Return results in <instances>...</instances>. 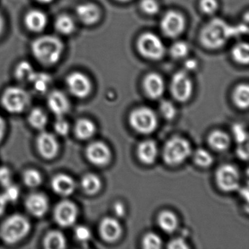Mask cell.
Returning <instances> with one entry per match:
<instances>
[{
  "label": "cell",
  "mask_w": 249,
  "mask_h": 249,
  "mask_svg": "<svg viewBox=\"0 0 249 249\" xmlns=\"http://www.w3.org/2000/svg\"><path fill=\"white\" fill-rule=\"evenodd\" d=\"M236 37H238L236 26L230 25L224 20L216 18L203 27L200 33V42L206 49L216 50Z\"/></svg>",
  "instance_id": "6da1fadb"
},
{
  "label": "cell",
  "mask_w": 249,
  "mask_h": 249,
  "mask_svg": "<svg viewBox=\"0 0 249 249\" xmlns=\"http://www.w3.org/2000/svg\"><path fill=\"white\" fill-rule=\"evenodd\" d=\"M64 49L63 42L56 36L50 35L37 37L31 44V52L35 59L46 66H52L59 62Z\"/></svg>",
  "instance_id": "7a4b0ae2"
},
{
  "label": "cell",
  "mask_w": 249,
  "mask_h": 249,
  "mask_svg": "<svg viewBox=\"0 0 249 249\" xmlns=\"http://www.w3.org/2000/svg\"><path fill=\"white\" fill-rule=\"evenodd\" d=\"M32 224L21 213H13L0 224V239L5 244L12 246L22 241L30 234Z\"/></svg>",
  "instance_id": "3957f363"
},
{
  "label": "cell",
  "mask_w": 249,
  "mask_h": 249,
  "mask_svg": "<svg viewBox=\"0 0 249 249\" xmlns=\"http://www.w3.org/2000/svg\"><path fill=\"white\" fill-rule=\"evenodd\" d=\"M31 96L28 91L19 87H9L1 95L0 103L4 110L11 114L24 113L31 103Z\"/></svg>",
  "instance_id": "277c9868"
},
{
  "label": "cell",
  "mask_w": 249,
  "mask_h": 249,
  "mask_svg": "<svg viewBox=\"0 0 249 249\" xmlns=\"http://www.w3.org/2000/svg\"><path fill=\"white\" fill-rule=\"evenodd\" d=\"M192 154L190 144L179 137L170 138L163 150L164 161L170 165H178L187 160Z\"/></svg>",
  "instance_id": "5b68a950"
},
{
  "label": "cell",
  "mask_w": 249,
  "mask_h": 249,
  "mask_svg": "<svg viewBox=\"0 0 249 249\" xmlns=\"http://www.w3.org/2000/svg\"><path fill=\"white\" fill-rule=\"evenodd\" d=\"M138 49L141 55L151 60H159L165 53V46L162 40L151 33H145L140 36Z\"/></svg>",
  "instance_id": "8992f818"
},
{
  "label": "cell",
  "mask_w": 249,
  "mask_h": 249,
  "mask_svg": "<svg viewBox=\"0 0 249 249\" xmlns=\"http://www.w3.org/2000/svg\"><path fill=\"white\" fill-rule=\"evenodd\" d=\"M78 216V207L71 199H64L59 201L53 208V219L59 227L63 228L75 225Z\"/></svg>",
  "instance_id": "52a82bcc"
},
{
  "label": "cell",
  "mask_w": 249,
  "mask_h": 249,
  "mask_svg": "<svg viewBox=\"0 0 249 249\" xmlns=\"http://www.w3.org/2000/svg\"><path fill=\"white\" fill-rule=\"evenodd\" d=\"M129 123L137 132L150 134L157 129V117L151 108L140 107L131 113Z\"/></svg>",
  "instance_id": "ba28073f"
},
{
  "label": "cell",
  "mask_w": 249,
  "mask_h": 249,
  "mask_svg": "<svg viewBox=\"0 0 249 249\" xmlns=\"http://www.w3.org/2000/svg\"><path fill=\"white\" fill-rule=\"evenodd\" d=\"M67 88L76 98H87L92 89V84L89 77L81 72H71L65 79Z\"/></svg>",
  "instance_id": "9c48e42d"
},
{
  "label": "cell",
  "mask_w": 249,
  "mask_h": 249,
  "mask_svg": "<svg viewBox=\"0 0 249 249\" xmlns=\"http://www.w3.org/2000/svg\"><path fill=\"white\" fill-rule=\"evenodd\" d=\"M36 148L42 158L52 160L56 158L60 151V145L54 134L47 131H40L36 138Z\"/></svg>",
  "instance_id": "30bf717a"
},
{
  "label": "cell",
  "mask_w": 249,
  "mask_h": 249,
  "mask_svg": "<svg viewBox=\"0 0 249 249\" xmlns=\"http://www.w3.org/2000/svg\"><path fill=\"white\" fill-rule=\"evenodd\" d=\"M215 180L221 190L227 192H234L237 190L240 186V173L234 166L224 164L217 170Z\"/></svg>",
  "instance_id": "8fae6325"
},
{
  "label": "cell",
  "mask_w": 249,
  "mask_h": 249,
  "mask_svg": "<svg viewBox=\"0 0 249 249\" xmlns=\"http://www.w3.org/2000/svg\"><path fill=\"white\" fill-rule=\"evenodd\" d=\"M170 90L178 101L186 102L190 98L193 91V84L186 71H179L173 75L170 83Z\"/></svg>",
  "instance_id": "7c38bea8"
},
{
  "label": "cell",
  "mask_w": 249,
  "mask_h": 249,
  "mask_svg": "<svg viewBox=\"0 0 249 249\" xmlns=\"http://www.w3.org/2000/svg\"><path fill=\"white\" fill-rule=\"evenodd\" d=\"M161 30L167 37L175 38L183 33L186 26L184 17L176 11L166 13L161 20Z\"/></svg>",
  "instance_id": "4fadbf2b"
},
{
  "label": "cell",
  "mask_w": 249,
  "mask_h": 249,
  "mask_svg": "<svg viewBox=\"0 0 249 249\" xmlns=\"http://www.w3.org/2000/svg\"><path fill=\"white\" fill-rule=\"evenodd\" d=\"M27 212L36 217L42 218L47 213L50 207V202L47 195L42 192H33L26 197L24 201Z\"/></svg>",
  "instance_id": "5bb4252c"
},
{
  "label": "cell",
  "mask_w": 249,
  "mask_h": 249,
  "mask_svg": "<svg viewBox=\"0 0 249 249\" xmlns=\"http://www.w3.org/2000/svg\"><path fill=\"white\" fill-rule=\"evenodd\" d=\"M87 160L97 166H105L108 164L111 158L110 148L101 141L91 142L86 148Z\"/></svg>",
  "instance_id": "9a60e30c"
},
{
  "label": "cell",
  "mask_w": 249,
  "mask_h": 249,
  "mask_svg": "<svg viewBox=\"0 0 249 249\" xmlns=\"http://www.w3.org/2000/svg\"><path fill=\"white\" fill-rule=\"evenodd\" d=\"M47 106L56 117H64L71 109V103L66 94L60 90H53L47 97Z\"/></svg>",
  "instance_id": "2e32d148"
},
{
  "label": "cell",
  "mask_w": 249,
  "mask_h": 249,
  "mask_svg": "<svg viewBox=\"0 0 249 249\" xmlns=\"http://www.w3.org/2000/svg\"><path fill=\"white\" fill-rule=\"evenodd\" d=\"M51 187L55 194L62 197L66 198L75 192L76 183L70 175L60 173L52 178Z\"/></svg>",
  "instance_id": "e0dca14e"
},
{
  "label": "cell",
  "mask_w": 249,
  "mask_h": 249,
  "mask_svg": "<svg viewBox=\"0 0 249 249\" xmlns=\"http://www.w3.org/2000/svg\"><path fill=\"white\" fill-rule=\"evenodd\" d=\"M100 233L103 240L110 243L119 240L122 235V229L120 223L113 217H106L100 224Z\"/></svg>",
  "instance_id": "ac0fdd59"
},
{
  "label": "cell",
  "mask_w": 249,
  "mask_h": 249,
  "mask_svg": "<svg viewBox=\"0 0 249 249\" xmlns=\"http://www.w3.org/2000/svg\"><path fill=\"white\" fill-rule=\"evenodd\" d=\"M24 24L29 31L40 33L46 28L48 17L43 11L38 9H32L27 11L24 16Z\"/></svg>",
  "instance_id": "d6986e66"
},
{
  "label": "cell",
  "mask_w": 249,
  "mask_h": 249,
  "mask_svg": "<svg viewBox=\"0 0 249 249\" xmlns=\"http://www.w3.org/2000/svg\"><path fill=\"white\" fill-rule=\"evenodd\" d=\"M143 88L145 92L150 98L158 99L164 94L165 84L161 75L152 72L145 76L143 81Z\"/></svg>",
  "instance_id": "ffe728a7"
},
{
  "label": "cell",
  "mask_w": 249,
  "mask_h": 249,
  "mask_svg": "<svg viewBox=\"0 0 249 249\" xmlns=\"http://www.w3.org/2000/svg\"><path fill=\"white\" fill-rule=\"evenodd\" d=\"M78 19L86 25H93L100 18V11L97 5L92 3H83L75 9Z\"/></svg>",
  "instance_id": "44dd1931"
},
{
  "label": "cell",
  "mask_w": 249,
  "mask_h": 249,
  "mask_svg": "<svg viewBox=\"0 0 249 249\" xmlns=\"http://www.w3.org/2000/svg\"><path fill=\"white\" fill-rule=\"evenodd\" d=\"M43 246L46 249H65L68 246V240L62 231L52 230L45 234Z\"/></svg>",
  "instance_id": "7402d4cb"
},
{
  "label": "cell",
  "mask_w": 249,
  "mask_h": 249,
  "mask_svg": "<svg viewBox=\"0 0 249 249\" xmlns=\"http://www.w3.org/2000/svg\"><path fill=\"white\" fill-rule=\"evenodd\" d=\"M158 155L157 143L153 141H145L140 143L138 148V156L142 163L151 164L155 161Z\"/></svg>",
  "instance_id": "603a6c76"
},
{
  "label": "cell",
  "mask_w": 249,
  "mask_h": 249,
  "mask_svg": "<svg viewBox=\"0 0 249 249\" xmlns=\"http://www.w3.org/2000/svg\"><path fill=\"white\" fill-rule=\"evenodd\" d=\"M96 132V126L92 121L88 119H80L75 122L74 133L81 141L90 139Z\"/></svg>",
  "instance_id": "cb8c5ba5"
},
{
  "label": "cell",
  "mask_w": 249,
  "mask_h": 249,
  "mask_svg": "<svg viewBox=\"0 0 249 249\" xmlns=\"http://www.w3.org/2000/svg\"><path fill=\"white\" fill-rule=\"evenodd\" d=\"M36 72L37 71L34 69V67L28 61H21L15 68L14 75L19 82L31 84Z\"/></svg>",
  "instance_id": "d4e9b609"
},
{
  "label": "cell",
  "mask_w": 249,
  "mask_h": 249,
  "mask_svg": "<svg viewBox=\"0 0 249 249\" xmlns=\"http://www.w3.org/2000/svg\"><path fill=\"white\" fill-rule=\"evenodd\" d=\"M29 124L36 130H44L49 122V117L46 112L40 108L36 107L31 109L27 117Z\"/></svg>",
  "instance_id": "484cf974"
},
{
  "label": "cell",
  "mask_w": 249,
  "mask_h": 249,
  "mask_svg": "<svg viewBox=\"0 0 249 249\" xmlns=\"http://www.w3.org/2000/svg\"><path fill=\"white\" fill-rule=\"evenodd\" d=\"M54 28L62 36H70L75 32V22L71 16L61 14L55 20Z\"/></svg>",
  "instance_id": "4316f807"
},
{
  "label": "cell",
  "mask_w": 249,
  "mask_h": 249,
  "mask_svg": "<svg viewBox=\"0 0 249 249\" xmlns=\"http://www.w3.org/2000/svg\"><path fill=\"white\" fill-rule=\"evenodd\" d=\"M208 142L211 148L217 151H224L230 145V138L227 134L222 131L215 130L210 134Z\"/></svg>",
  "instance_id": "83f0119b"
},
{
  "label": "cell",
  "mask_w": 249,
  "mask_h": 249,
  "mask_svg": "<svg viewBox=\"0 0 249 249\" xmlns=\"http://www.w3.org/2000/svg\"><path fill=\"white\" fill-rule=\"evenodd\" d=\"M81 186L86 194L94 195L101 189L102 181L100 178L94 173H87L81 178Z\"/></svg>",
  "instance_id": "f1b7e54d"
},
{
  "label": "cell",
  "mask_w": 249,
  "mask_h": 249,
  "mask_svg": "<svg viewBox=\"0 0 249 249\" xmlns=\"http://www.w3.org/2000/svg\"><path fill=\"white\" fill-rule=\"evenodd\" d=\"M158 224L163 231L167 233H172L177 229L178 220L176 214L171 211H164L159 215Z\"/></svg>",
  "instance_id": "f546056e"
},
{
  "label": "cell",
  "mask_w": 249,
  "mask_h": 249,
  "mask_svg": "<svg viewBox=\"0 0 249 249\" xmlns=\"http://www.w3.org/2000/svg\"><path fill=\"white\" fill-rule=\"evenodd\" d=\"M52 84V78L47 72H36L31 84L36 92L43 94L49 91Z\"/></svg>",
  "instance_id": "4dcf8cb0"
},
{
  "label": "cell",
  "mask_w": 249,
  "mask_h": 249,
  "mask_svg": "<svg viewBox=\"0 0 249 249\" xmlns=\"http://www.w3.org/2000/svg\"><path fill=\"white\" fill-rule=\"evenodd\" d=\"M22 180L24 185L30 189L39 187L43 181L41 173L37 169L29 168L24 170L22 174Z\"/></svg>",
  "instance_id": "1f68e13d"
},
{
  "label": "cell",
  "mask_w": 249,
  "mask_h": 249,
  "mask_svg": "<svg viewBox=\"0 0 249 249\" xmlns=\"http://www.w3.org/2000/svg\"><path fill=\"white\" fill-rule=\"evenodd\" d=\"M233 100L239 108H248L249 104V88L247 84H240L236 87L233 93Z\"/></svg>",
  "instance_id": "d6a6232c"
},
{
  "label": "cell",
  "mask_w": 249,
  "mask_h": 249,
  "mask_svg": "<svg viewBox=\"0 0 249 249\" xmlns=\"http://www.w3.org/2000/svg\"><path fill=\"white\" fill-rule=\"evenodd\" d=\"M234 60L240 65H247L249 61V46L247 43H237L231 50Z\"/></svg>",
  "instance_id": "836d02e7"
},
{
  "label": "cell",
  "mask_w": 249,
  "mask_h": 249,
  "mask_svg": "<svg viewBox=\"0 0 249 249\" xmlns=\"http://www.w3.org/2000/svg\"><path fill=\"white\" fill-rule=\"evenodd\" d=\"M194 160L199 167H208L213 162L212 155L205 149L199 148L194 154Z\"/></svg>",
  "instance_id": "e575fe53"
},
{
  "label": "cell",
  "mask_w": 249,
  "mask_h": 249,
  "mask_svg": "<svg viewBox=\"0 0 249 249\" xmlns=\"http://www.w3.org/2000/svg\"><path fill=\"white\" fill-rule=\"evenodd\" d=\"M162 246V240L158 234L154 232L147 233L142 239V246L147 249H158Z\"/></svg>",
  "instance_id": "d590c367"
},
{
  "label": "cell",
  "mask_w": 249,
  "mask_h": 249,
  "mask_svg": "<svg viewBox=\"0 0 249 249\" xmlns=\"http://www.w3.org/2000/svg\"><path fill=\"white\" fill-rule=\"evenodd\" d=\"M189 48L187 43L183 41H178L173 43L170 47V54L176 59L186 57L189 53Z\"/></svg>",
  "instance_id": "8d00e7d4"
},
{
  "label": "cell",
  "mask_w": 249,
  "mask_h": 249,
  "mask_svg": "<svg viewBox=\"0 0 249 249\" xmlns=\"http://www.w3.org/2000/svg\"><path fill=\"white\" fill-rule=\"evenodd\" d=\"M20 193L21 192H20L19 187L17 184H14L13 183L9 186L4 188V192L2 194L9 204L17 202L19 198Z\"/></svg>",
  "instance_id": "74e56055"
},
{
  "label": "cell",
  "mask_w": 249,
  "mask_h": 249,
  "mask_svg": "<svg viewBox=\"0 0 249 249\" xmlns=\"http://www.w3.org/2000/svg\"><path fill=\"white\" fill-rule=\"evenodd\" d=\"M55 133L61 137L67 136L69 134L71 126L69 122L64 117H57L53 124Z\"/></svg>",
  "instance_id": "f35d334b"
},
{
  "label": "cell",
  "mask_w": 249,
  "mask_h": 249,
  "mask_svg": "<svg viewBox=\"0 0 249 249\" xmlns=\"http://www.w3.org/2000/svg\"><path fill=\"white\" fill-rule=\"evenodd\" d=\"M75 240L81 243H87L91 237V232L89 229L84 225L77 226L74 230Z\"/></svg>",
  "instance_id": "ab89813d"
},
{
  "label": "cell",
  "mask_w": 249,
  "mask_h": 249,
  "mask_svg": "<svg viewBox=\"0 0 249 249\" xmlns=\"http://www.w3.org/2000/svg\"><path fill=\"white\" fill-rule=\"evenodd\" d=\"M160 110L161 115L167 120H172L176 116V108L171 102L167 101V100L161 102L160 106Z\"/></svg>",
  "instance_id": "60d3db41"
},
{
  "label": "cell",
  "mask_w": 249,
  "mask_h": 249,
  "mask_svg": "<svg viewBox=\"0 0 249 249\" xmlns=\"http://www.w3.org/2000/svg\"><path fill=\"white\" fill-rule=\"evenodd\" d=\"M232 134L236 142L239 144L244 143L248 140V132L243 125L235 124L232 126Z\"/></svg>",
  "instance_id": "b9f144b4"
},
{
  "label": "cell",
  "mask_w": 249,
  "mask_h": 249,
  "mask_svg": "<svg viewBox=\"0 0 249 249\" xmlns=\"http://www.w3.org/2000/svg\"><path fill=\"white\" fill-rule=\"evenodd\" d=\"M141 7L145 14L150 16L155 15L160 11V5L156 0H142Z\"/></svg>",
  "instance_id": "7bdbcfd3"
},
{
  "label": "cell",
  "mask_w": 249,
  "mask_h": 249,
  "mask_svg": "<svg viewBox=\"0 0 249 249\" xmlns=\"http://www.w3.org/2000/svg\"><path fill=\"white\" fill-rule=\"evenodd\" d=\"M13 182L12 170L7 166L0 167V186L5 188L9 186Z\"/></svg>",
  "instance_id": "ee69618b"
},
{
  "label": "cell",
  "mask_w": 249,
  "mask_h": 249,
  "mask_svg": "<svg viewBox=\"0 0 249 249\" xmlns=\"http://www.w3.org/2000/svg\"><path fill=\"white\" fill-rule=\"evenodd\" d=\"M199 7L204 14L211 15L218 9V4L217 0H200Z\"/></svg>",
  "instance_id": "f6af8a7d"
},
{
  "label": "cell",
  "mask_w": 249,
  "mask_h": 249,
  "mask_svg": "<svg viewBox=\"0 0 249 249\" xmlns=\"http://www.w3.org/2000/svg\"><path fill=\"white\" fill-rule=\"evenodd\" d=\"M169 249H189V246L186 242L182 238H176L172 240L168 244Z\"/></svg>",
  "instance_id": "bcb514c9"
},
{
  "label": "cell",
  "mask_w": 249,
  "mask_h": 249,
  "mask_svg": "<svg viewBox=\"0 0 249 249\" xmlns=\"http://www.w3.org/2000/svg\"><path fill=\"white\" fill-rule=\"evenodd\" d=\"M237 149V155L239 158L243 160H247L249 157V149H248V145H244V143L242 144Z\"/></svg>",
  "instance_id": "7dc6e473"
},
{
  "label": "cell",
  "mask_w": 249,
  "mask_h": 249,
  "mask_svg": "<svg viewBox=\"0 0 249 249\" xmlns=\"http://www.w3.org/2000/svg\"><path fill=\"white\" fill-rule=\"evenodd\" d=\"M113 211L116 216L123 217L125 215V207L122 202H117L114 204Z\"/></svg>",
  "instance_id": "c3c4849f"
},
{
  "label": "cell",
  "mask_w": 249,
  "mask_h": 249,
  "mask_svg": "<svg viewBox=\"0 0 249 249\" xmlns=\"http://www.w3.org/2000/svg\"><path fill=\"white\" fill-rule=\"evenodd\" d=\"M6 122L5 119L0 115V143L3 141L6 132Z\"/></svg>",
  "instance_id": "681fc988"
},
{
  "label": "cell",
  "mask_w": 249,
  "mask_h": 249,
  "mask_svg": "<svg viewBox=\"0 0 249 249\" xmlns=\"http://www.w3.org/2000/svg\"><path fill=\"white\" fill-rule=\"evenodd\" d=\"M197 62L195 59H187L184 62V68L186 71H195L197 68Z\"/></svg>",
  "instance_id": "f907efd6"
},
{
  "label": "cell",
  "mask_w": 249,
  "mask_h": 249,
  "mask_svg": "<svg viewBox=\"0 0 249 249\" xmlns=\"http://www.w3.org/2000/svg\"><path fill=\"white\" fill-rule=\"evenodd\" d=\"M8 205V202H7L5 196H3L2 194H0V216L3 215L4 213L6 211Z\"/></svg>",
  "instance_id": "816d5d0a"
},
{
  "label": "cell",
  "mask_w": 249,
  "mask_h": 249,
  "mask_svg": "<svg viewBox=\"0 0 249 249\" xmlns=\"http://www.w3.org/2000/svg\"><path fill=\"white\" fill-rule=\"evenodd\" d=\"M4 29H5V19L2 14H0V36L3 33Z\"/></svg>",
  "instance_id": "f5cc1de1"
},
{
  "label": "cell",
  "mask_w": 249,
  "mask_h": 249,
  "mask_svg": "<svg viewBox=\"0 0 249 249\" xmlns=\"http://www.w3.org/2000/svg\"><path fill=\"white\" fill-rule=\"evenodd\" d=\"M240 195L248 200L249 199V189H248V188H245V189L240 190Z\"/></svg>",
  "instance_id": "db71d44e"
},
{
  "label": "cell",
  "mask_w": 249,
  "mask_h": 249,
  "mask_svg": "<svg viewBox=\"0 0 249 249\" xmlns=\"http://www.w3.org/2000/svg\"><path fill=\"white\" fill-rule=\"evenodd\" d=\"M36 1L41 4H49L53 2V0H36Z\"/></svg>",
  "instance_id": "11a10c76"
},
{
  "label": "cell",
  "mask_w": 249,
  "mask_h": 249,
  "mask_svg": "<svg viewBox=\"0 0 249 249\" xmlns=\"http://www.w3.org/2000/svg\"><path fill=\"white\" fill-rule=\"evenodd\" d=\"M116 1H119V2H129V1H130V0H116Z\"/></svg>",
  "instance_id": "9f6ffc18"
}]
</instances>
